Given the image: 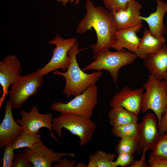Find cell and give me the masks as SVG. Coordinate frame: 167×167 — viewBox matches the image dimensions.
I'll use <instances>...</instances> for the list:
<instances>
[{
	"label": "cell",
	"instance_id": "20",
	"mask_svg": "<svg viewBox=\"0 0 167 167\" xmlns=\"http://www.w3.org/2000/svg\"><path fill=\"white\" fill-rule=\"evenodd\" d=\"M110 125L116 127L137 122L138 116L121 107L112 108L108 112Z\"/></svg>",
	"mask_w": 167,
	"mask_h": 167
},
{
	"label": "cell",
	"instance_id": "22",
	"mask_svg": "<svg viewBox=\"0 0 167 167\" xmlns=\"http://www.w3.org/2000/svg\"><path fill=\"white\" fill-rule=\"evenodd\" d=\"M41 137L39 133H31L24 130L12 145L15 149L23 148H32L41 139Z\"/></svg>",
	"mask_w": 167,
	"mask_h": 167
},
{
	"label": "cell",
	"instance_id": "30",
	"mask_svg": "<svg viewBox=\"0 0 167 167\" xmlns=\"http://www.w3.org/2000/svg\"><path fill=\"white\" fill-rule=\"evenodd\" d=\"M148 162L149 167H167V159L156 158L149 155Z\"/></svg>",
	"mask_w": 167,
	"mask_h": 167
},
{
	"label": "cell",
	"instance_id": "21",
	"mask_svg": "<svg viewBox=\"0 0 167 167\" xmlns=\"http://www.w3.org/2000/svg\"><path fill=\"white\" fill-rule=\"evenodd\" d=\"M115 155L105 151L99 150L89 155L87 167H114Z\"/></svg>",
	"mask_w": 167,
	"mask_h": 167
},
{
	"label": "cell",
	"instance_id": "32",
	"mask_svg": "<svg viewBox=\"0 0 167 167\" xmlns=\"http://www.w3.org/2000/svg\"><path fill=\"white\" fill-rule=\"evenodd\" d=\"M147 149L145 148L142 153V155L139 160H135L134 163L130 167H149V165L146 161V154Z\"/></svg>",
	"mask_w": 167,
	"mask_h": 167
},
{
	"label": "cell",
	"instance_id": "14",
	"mask_svg": "<svg viewBox=\"0 0 167 167\" xmlns=\"http://www.w3.org/2000/svg\"><path fill=\"white\" fill-rule=\"evenodd\" d=\"M12 108L10 101L7 100L5 103L4 117L0 124V148L12 144L24 130L14 119Z\"/></svg>",
	"mask_w": 167,
	"mask_h": 167
},
{
	"label": "cell",
	"instance_id": "27",
	"mask_svg": "<svg viewBox=\"0 0 167 167\" xmlns=\"http://www.w3.org/2000/svg\"><path fill=\"white\" fill-rule=\"evenodd\" d=\"M15 149L12 144L5 145L4 147L3 157V167L13 166L15 157L14 151Z\"/></svg>",
	"mask_w": 167,
	"mask_h": 167
},
{
	"label": "cell",
	"instance_id": "16",
	"mask_svg": "<svg viewBox=\"0 0 167 167\" xmlns=\"http://www.w3.org/2000/svg\"><path fill=\"white\" fill-rule=\"evenodd\" d=\"M144 65L150 74L157 79L166 80L167 44H164L158 51L148 55L144 60Z\"/></svg>",
	"mask_w": 167,
	"mask_h": 167
},
{
	"label": "cell",
	"instance_id": "13",
	"mask_svg": "<svg viewBox=\"0 0 167 167\" xmlns=\"http://www.w3.org/2000/svg\"><path fill=\"white\" fill-rule=\"evenodd\" d=\"M22 71L20 62L15 55L7 56L0 61V84L3 91L1 104L8 94L10 86L22 75Z\"/></svg>",
	"mask_w": 167,
	"mask_h": 167
},
{
	"label": "cell",
	"instance_id": "26",
	"mask_svg": "<svg viewBox=\"0 0 167 167\" xmlns=\"http://www.w3.org/2000/svg\"><path fill=\"white\" fill-rule=\"evenodd\" d=\"M134 0H102L105 7L109 11L125 9Z\"/></svg>",
	"mask_w": 167,
	"mask_h": 167
},
{
	"label": "cell",
	"instance_id": "5",
	"mask_svg": "<svg viewBox=\"0 0 167 167\" xmlns=\"http://www.w3.org/2000/svg\"><path fill=\"white\" fill-rule=\"evenodd\" d=\"M98 91L95 84L87 89L66 103L57 101L50 106L52 110L61 114L74 115L91 118L98 102Z\"/></svg>",
	"mask_w": 167,
	"mask_h": 167
},
{
	"label": "cell",
	"instance_id": "8",
	"mask_svg": "<svg viewBox=\"0 0 167 167\" xmlns=\"http://www.w3.org/2000/svg\"><path fill=\"white\" fill-rule=\"evenodd\" d=\"M43 82V77L35 72L19 77L12 85L8 94L13 108H20L30 96L36 94Z\"/></svg>",
	"mask_w": 167,
	"mask_h": 167
},
{
	"label": "cell",
	"instance_id": "33",
	"mask_svg": "<svg viewBox=\"0 0 167 167\" xmlns=\"http://www.w3.org/2000/svg\"><path fill=\"white\" fill-rule=\"evenodd\" d=\"M76 164V162L75 161L68 160L66 158H63L54 167H75Z\"/></svg>",
	"mask_w": 167,
	"mask_h": 167
},
{
	"label": "cell",
	"instance_id": "28",
	"mask_svg": "<svg viewBox=\"0 0 167 167\" xmlns=\"http://www.w3.org/2000/svg\"><path fill=\"white\" fill-rule=\"evenodd\" d=\"M135 161L133 154L129 153L119 154L116 160L114 161V167L120 166L124 167L132 165Z\"/></svg>",
	"mask_w": 167,
	"mask_h": 167
},
{
	"label": "cell",
	"instance_id": "15",
	"mask_svg": "<svg viewBox=\"0 0 167 167\" xmlns=\"http://www.w3.org/2000/svg\"><path fill=\"white\" fill-rule=\"evenodd\" d=\"M142 5L136 0L130 3L125 9L112 11L113 22L117 30L132 28L141 24L140 19Z\"/></svg>",
	"mask_w": 167,
	"mask_h": 167
},
{
	"label": "cell",
	"instance_id": "23",
	"mask_svg": "<svg viewBox=\"0 0 167 167\" xmlns=\"http://www.w3.org/2000/svg\"><path fill=\"white\" fill-rule=\"evenodd\" d=\"M140 124L137 122L125 125L113 127L111 130L113 135L121 138L135 139L138 134Z\"/></svg>",
	"mask_w": 167,
	"mask_h": 167
},
{
	"label": "cell",
	"instance_id": "31",
	"mask_svg": "<svg viewBox=\"0 0 167 167\" xmlns=\"http://www.w3.org/2000/svg\"><path fill=\"white\" fill-rule=\"evenodd\" d=\"M161 120L158 124V128L160 135H162L165 133H167V104L163 113Z\"/></svg>",
	"mask_w": 167,
	"mask_h": 167
},
{
	"label": "cell",
	"instance_id": "18",
	"mask_svg": "<svg viewBox=\"0 0 167 167\" xmlns=\"http://www.w3.org/2000/svg\"><path fill=\"white\" fill-rule=\"evenodd\" d=\"M156 1L157 4L156 11L151 13L148 17L140 15L139 18L147 23L152 35L156 38H159L163 36L167 31L166 27L163 23V18L167 11V3L161 0Z\"/></svg>",
	"mask_w": 167,
	"mask_h": 167
},
{
	"label": "cell",
	"instance_id": "12",
	"mask_svg": "<svg viewBox=\"0 0 167 167\" xmlns=\"http://www.w3.org/2000/svg\"><path fill=\"white\" fill-rule=\"evenodd\" d=\"M144 90L143 87L132 90L125 86L113 96L110 106L122 107L138 116L142 108Z\"/></svg>",
	"mask_w": 167,
	"mask_h": 167
},
{
	"label": "cell",
	"instance_id": "34",
	"mask_svg": "<svg viewBox=\"0 0 167 167\" xmlns=\"http://www.w3.org/2000/svg\"><path fill=\"white\" fill-rule=\"evenodd\" d=\"M57 1L59 2H61L64 6H66L68 2L72 3L75 2V4L76 5L78 4L79 3L80 0H56Z\"/></svg>",
	"mask_w": 167,
	"mask_h": 167
},
{
	"label": "cell",
	"instance_id": "29",
	"mask_svg": "<svg viewBox=\"0 0 167 167\" xmlns=\"http://www.w3.org/2000/svg\"><path fill=\"white\" fill-rule=\"evenodd\" d=\"M13 167H32L33 166L32 163L22 152H17L15 155Z\"/></svg>",
	"mask_w": 167,
	"mask_h": 167
},
{
	"label": "cell",
	"instance_id": "6",
	"mask_svg": "<svg viewBox=\"0 0 167 167\" xmlns=\"http://www.w3.org/2000/svg\"><path fill=\"white\" fill-rule=\"evenodd\" d=\"M166 82V80L159 79L150 74L143 85L145 91L143 94L141 111L145 113L149 109L152 110L157 118L158 125L167 104Z\"/></svg>",
	"mask_w": 167,
	"mask_h": 167
},
{
	"label": "cell",
	"instance_id": "1",
	"mask_svg": "<svg viewBox=\"0 0 167 167\" xmlns=\"http://www.w3.org/2000/svg\"><path fill=\"white\" fill-rule=\"evenodd\" d=\"M86 8L85 15L78 24L76 32L82 34L92 28L95 30L97 41L89 47L94 54L112 48L117 31L113 22V11L95 6L91 0H86Z\"/></svg>",
	"mask_w": 167,
	"mask_h": 167
},
{
	"label": "cell",
	"instance_id": "19",
	"mask_svg": "<svg viewBox=\"0 0 167 167\" xmlns=\"http://www.w3.org/2000/svg\"><path fill=\"white\" fill-rule=\"evenodd\" d=\"M166 41L164 36L156 38L152 35L149 30L145 29L138 47L134 53L138 58L144 60L148 55L159 50Z\"/></svg>",
	"mask_w": 167,
	"mask_h": 167
},
{
	"label": "cell",
	"instance_id": "9",
	"mask_svg": "<svg viewBox=\"0 0 167 167\" xmlns=\"http://www.w3.org/2000/svg\"><path fill=\"white\" fill-rule=\"evenodd\" d=\"M20 114L21 118L16 121L22 127L24 130L31 133L36 134L39 133V130L41 128H46L50 132V136L58 141L53 132V118L52 113H41L37 106L34 105L28 112L21 110Z\"/></svg>",
	"mask_w": 167,
	"mask_h": 167
},
{
	"label": "cell",
	"instance_id": "3",
	"mask_svg": "<svg viewBox=\"0 0 167 167\" xmlns=\"http://www.w3.org/2000/svg\"><path fill=\"white\" fill-rule=\"evenodd\" d=\"M93 58L94 61L82 70L84 71L90 70L96 71L106 70L117 87L119 69L133 63L138 57L135 53L123 48L115 52H111L109 49L101 51L95 54Z\"/></svg>",
	"mask_w": 167,
	"mask_h": 167
},
{
	"label": "cell",
	"instance_id": "11",
	"mask_svg": "<svg viewBox=\"0 0 167 167\" xmlns=\"http://www.w3.org/2000/svg\"><path fill=\"white\" fill-rule=\"evenodd\" d=\"M34 167H51L65 156L75 157V154L55 152L46 146L41 139L33 148H25L22 152Z\"/></svg>",
	"mask_w": 167,
	"mask_h": 167
},
{
	"label": "cell",
	"instance_id": "10",
	"mask_svg": "<svg viewBox=\"0 0 167 167\" xmlns=\"http://www.w3.org/2000/svg\"><path fill=\"white\" fill-rule=\"evenodd\" d=\"M157 118L152 113H148L143 118L139 131L135 141L137 153H142L143 150H152L160 136Z\"/></svg>",
	"mask_w": 167,
	"mask_h": 167
},
{
	"label": "cell",
	"instance_id": "4",
	"mask_svg": "<svg viewBox=\"0 0 167 167\" xmlns=\"http://www.w3.org/2000/svg\"><path fill=\"white\" fill-rule=\"evenodd\" d=\"M53 130L58 136L60 137L62 129L64 128L79 139V145L83 146L91 139L97 125L90 118L74 115L61 114L53 118Z\"/></svg>",
	"mask_w": 167,
	"mask_h": 167
},
{
	"label": "cell",
	"instance_id": "25",
	"mask_svg": "<svg viewBox=\"0 0 167 167\" xmlns=\"http://www.w3.org/2000/svg\"><path fill=\"white\" fill-rule=\"evenodd\" d=\"M137 151L135 140L127 138H121L116 148V152L118 154L129 153L133 154Z\"/></svg>",
	"mask_w": 167,
	"mask_h": 167
},
{
	"label": "cell",
	"instance_id": "17",
	"mask_svg": "<svg viewBox=\"0 0 167 167\" xmlns=\"http://www.w3.org/2000/svg\"><path fill=\"white\" fill-rule=\"evenodd\" d=\"M142 26L141 24L135 27L117 30L115 34V42L112 48L116 50L126 49L134 53L142 38L139 37L136 34Z\"/></svg>",
	"mask_w": 167,
	"mask_h": 167
},
{
	"label": "cell",
	"instance_id": "7",
	"mask_svg": "<svg viewBox=\"0 0 167 167\" xmlns=\"http://www.w3.org/2000/svg\"><path fill=\"white\" fill-rule=\"evenodd\" d=\"M77 42L75 38L64 39L57 35L48 43L55 45L53 49L52 58L49 62L42 68L35 72L39 76L43 77L58 69L65 72L67 69L71 62L68 54L70 49Z\"/></svg>",
	"mask_w": 167,
	"mask_h": 167
},
{
	"label": "cell",
	"instance_id": "24",
	"mask_svg": "<svg viewBox=\"0 0 167 167\" xmlns=\"http://www.w3.org/2000/svg\"><path fill=\"white\" fill-rule=\"evenodd\" d=\"M149 155L159 159H167V133L160 136Z\"/></svg>",
	"mask_w": 167,
	"mask_h": 167
},
{
	"label": "cell",
	"instance_id": "35",
	"mask_svg": "<svg viewBox=\"0 0 167 167\" xmlns=\"http://www.w3.org/2000/svg\"><path fill=\"white\" fill-rule=\"evenodd\" d=\"M87 165H86L85 163L82 162H80L78 163H77L75 166V167H87Z\"/></svg>",
	"mask_w": 167,
	"mask_h": 167
},
{
	"label": "cell",
	"instance_id": "36",
	"mask_svg": "<svg viewBox=\"0 0 167 167\" xmlns=\"http://www.w3.org/2000/svg\"><path fill=\"white\" fill-rule=\"evenodd\" d=\"M166 77H167L166 80V92H167V72H166Z\"/></svg>",
	"mask_w": 167,
	"mask_h": 167
},
{
	"label": "cell",
	"instance_id": "2",
	"mask_svg": "<svg viewBox=\"0 0 167 167\" xmlns=\"http://www.w3.org/2000/svg\"><path fill=\"white\" fill-rule=\"evenodd\" d=\"M84 49H79L77 42L69 51L71 62L67 70L63 72L58 70L53 72L54 75L62 76L64 78L65 85L62 92L67 98L82 93L90 86L95 84L102 75L101 71L87 73L80 68L76 56Z\"/></svg>",
	"mask_w": 167,
	"mask_h": 167
}]
</instances>
